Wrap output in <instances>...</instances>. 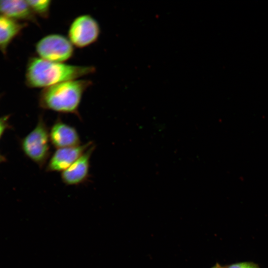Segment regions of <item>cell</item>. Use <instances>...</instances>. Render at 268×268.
Here are the masks:
<instances>
[{"instance_id":"7c38bea8","label":"cell","mask_w":268,"mask_h":268,"mask_svg":"<svg viewBox=\"0 0 268 268\" xmlns=\"http://www.w3.org/2000/svg\"><path fill=\"white\" fill-rule=\"evenodd\" d=\"M224 268H260L259 265L252 262H243L231 264Z\"/></svg>"},{"instance_id":"5b68a950","label":"cell","mask_w":268,"mask_h":268,"mask_svg":"<svg viewBox=\"0 0 268 268\" xmlns=\"http://www.w3.org/2000/svg\"><path fill=\"white\" fill-rule=\"evenodd\" d=\"M100 31L96 19L89 14H83L76 17L71 23L67 38L73 46L83 48L95 43Z\"/></svg>"},{"instance_id":"ba28073f","label":"cell","mask_w":268,"mask_h":268,"mask_svg":"<svg viewBox=\"0 0 268 268\" xmlns=\"http://www.w3.org/2000/svg\"><path fill=\"white\" fill-rule=\"evenodd\" d=\"M51 144L56 149L72 147L81 144L76 129L58 118L49 129Z\"/></svg>"},{"instance_id":"3957f363","label":"cell","mask_w":268,"mask_h":268,"mask_svg":"<svg viewBox=\"0 0 268 268\" xmlns=\"http://www.w3.org/2000/svg\"><path fill=\"white\" fill-rule=\"evenodd\" d=\"M49 129L40 116L35 128L22 140L25 155L39 167L46 165L51 156Z\"/></svg>"},{"instance_id":"277c9868","label":"cell","mask_w":268,"mask_h":268,"mask_svg":"<svg viewBox=\"0 0 268 268\" xmlns=\"http://www.w3.org/2000/svg\"><path fill=\"white\" fill-rule=\"evenodd\" d=\"M35 51L39 57L43 60L64 63L73 56L74 49L67 37L59 34H51L36 43Z\"/></svg>"},{"instance_id":"8992f818","label":"cell","mask_w":268,"mask_h":268,"mask_svg":"<svg viewBox=\"0 0 268 268\" xmlns=\"http://www.w3.org/2000/svg\"><path fill=\"white\" fill-rule=\"evenodd\" d=\"M89 141L77 146L56 149L46 165L48 172H62L79 158L92 144Z\"/></svg>"},{"instance_id":"52a82bcc","label":"cell","mask_w":268,"mask_h":268,"mask_svg":"<svg viewBox=\"0 0 268 268\" xmlns=\"http://www.w3.org/2000/svg\"><path fill=\"white\" fill-rule=\"evenodd\" d=\"M95 148L93 143L68 168L61 172L62 181L67 186H75L84 183L88 178L90 160Z\"/></svg>"},{"instance_id":"5bb4252c","label":"cell","mask_w":268,"mask_h":268,"mask_svg":"<svg viewBox=\"0 0 268 268\" xmlns=\"http://www.w3.org/2000/svg\"><path fill=\"white\" fill-rule=\"evenodd\" d=\"M210 268H224V267L221 266L219 263H216L214 266Z\"/></svg>"},{"instance_id":"9a60e30c","label":"cell","mask_w":268,"mask_h":268,"mask_svg":"<svg viewBox=\"0 0 268 268\" xmlns=\"http://www.w3.org/2000/svg\"><path fill=\"white\" fill-rule=\"evenodd\" d=\"M1 159H2V158H1V157L0 155V161L1 160Z\"/></svg>"},{"instance_id":"8fae6325","label":"cell","mask_w":268,"mask_h":268,"mask_svg":"<svg viewBox=\"0 0 268 268\" xmlns=\"http://www.w3.org/2000/svg\"><path fill=\"white\" fill-rule=\"evenodd\" d=\"M34 13L47 18L50 15L51 1L49 0H27Z\"/></svg>"},{"instance_id":"4fadbf2b","label":"cell","mask_w":268,"mask_h":268,"mask_svg":"<svg viewBox=\"0 0 268 268\" xmlns=\"http://www.w3.org/2000/svg\"><path fill=\"white\" fill-rule=\"evenodd\" d=\"M5 127L6 126L5 122L3 119H0V137L4 131Z\"/></svg>"},{"instance_id":"9c48e42d","label":"cell","mask_w":268,"mask_h":268,"mask_svg":"<svg viewBox=\"0 0 268 268\" xmlns=\"http://www.w3.org/2000/svg\"><path fill=\"white\" fill-rule=\"evenodd\" d=\"M0 14L18 21L25 20L38 24L27 0H0Z\"/></svg>"},{"instance_id":"30bf717a","label":"cell","mask_w":268,"mask_h":268,"mask_svg":"<svg viewBox=\"0 0 268 268\" xmlns=\"http://www.w3.org/2000/svg\"><path fill=\"white\" fill-rule=\"evenodd\" d=\"M26 24L0 14V51L6 55L12 41L20 34Z\"/></svg>"},{"instance_id":"6da1fadb","label":"cell","mask_w":268,"mask_h":268,"mask_svg":"<svg viewBox=\"0 0 268 268\" xmlns=\"http://www.w3.org/2000/svg\"><path fill=\"white\" fill-rule=\"evenodd\" d=\"M96 70L92 66H77L57 63L32 57L25 70L26 85L33 88L43 89L61 82L77 79Z\"/></svg>"},{"instance_id":"7a4b0ae2","label":"cell","mask_w":268,"mask_h":268,"mask_svg":"<svg viewBox=\"0 0 268 268\" xmlns=\"http://www.w3.org/2000/svg\"><path fill=\"white\" fill-rule=\"evenodd\" d=\"M91 81L74 79L44 88L38 97L39 107L60 113L72 114L81 119L79 107L84 92Z\"/></svg>"}]
</instances>
